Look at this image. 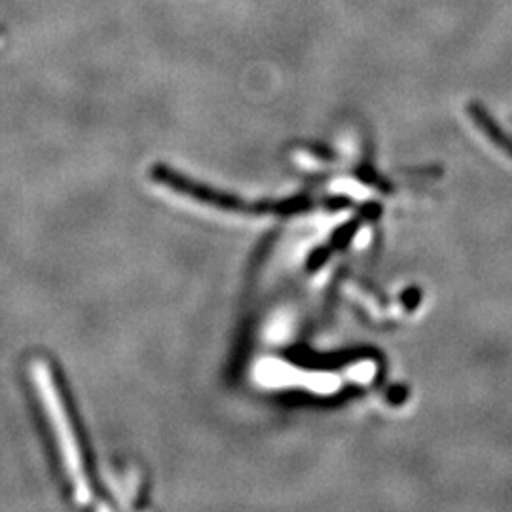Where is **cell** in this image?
<instances>
[{
	"label": "cell",
	"mask_w": 512,
	"mask_h": 512,
	"mask_svg": "<svg viewBox=\"0 0 512 512\" xmlns=\"http://www.w3.org/2000/svg\"><path fill=\"white\" fill-rule=\"evenodd\" d=\"M469 116H471V120L475 122L476 128L480 129V131L488 137V141H490L494 147L499 148L507 158H511L512 160V137L495 122L494 118L490 116V112L484 109L482 105L473 103V105L469 107Z\"/></svg>",
	"instance_id": "2"
},
{
	"label": "cell",
	"mask_w": 512,
	"mask_h": 512,
	"mask_svg": "<svg viewBox=\"0 0 512 512\" xmlns=\"http://www.w3.org/2000/svg\"><path fill=\"white\" fill-rule=\"evenodd\" d=\"M31 380L35 384L40 401L44 404L48 423L55 433L59 456L63 461L65 473L71 478V484H73L74 497L80 503H88L93 495L88 458L74 423L73 410L67 404L54 366L50 365L46 359H35L31 363Z\"/></svg>",
	"instance_id": "1"
}]
</instances>
